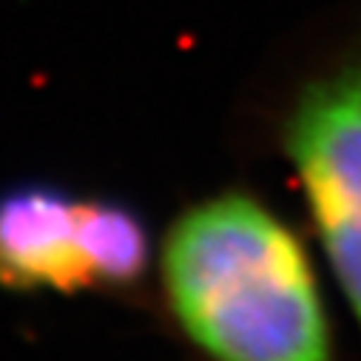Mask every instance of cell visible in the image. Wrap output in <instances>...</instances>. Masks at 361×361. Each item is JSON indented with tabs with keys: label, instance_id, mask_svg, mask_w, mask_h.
Returning a JSON list of instances; mask_svg holds the SVG:
<instances>
[{
	"label": "cell",
	"instance_id": "cell-3",
	"mask_svg": "<svg viewBox=\"0 0 361 361\" xmlns=\"http://www.w3.org/2000/svg\"><path fill=\"white\" fill-rule=\"evenodd\" d=\"M322 250L361 327V51L316 74L285 123Z\"/></svg>",
	"mask_w": 361,
	"mask_h": 361
},
{
	"label": "cell",
	"instance_id": "cell-2",
	"mask_svg": "<svg viewBox=\"0 0 361 361\" xmlns=\"http://www.w3.org/2000/svg\"><path fill=\"white\" fill-rule=\"evenodd\" d=\"M148 264V233L131 208L74 200L46 185L0 197V285L18 290L123 288Z\"/></svg>",
	"mask_w": 361,
	"mask_h": 361
},
{
	"label": "cell",
	"instance_id": "cell-1",
	"mask_svg": "<svg viewBox=\"0 0 361 361\" xmlns=\"http://www.w3.org/2000/svg\"><path fill=\"white\" fill-rule=\"evenodd\" d=\"M162 279L179 327L211 361H333L310 253L250 194L231 191L179 216Z\"/></svg>",
	"mask_w": 361,
	"mask_h": 361
}]
</instances>
